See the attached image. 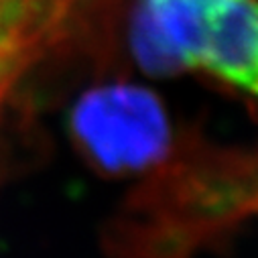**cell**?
I'll use <instances>...</instances> for the list:
<instances>
[{
	"instance_id": "1",
	"label": "cell",
	"mask_w": 258,
	"mask_h": 258,
	"mask_svg": "<svg viewBox=\"0 0 258 258\" xmlns=\"http://www.w3.org/2000/svg\"><path fill=\"white\" fill-rule=\"evenodd\" d=\"M80 153L112 177L149 175L177 141L157 94L135 84H102L80 96L70 114Z\"/></svg>"
},
{
	"instance_id": "2",
	"label": "cell",
	"mask_w": 258,
	"mask_h": 258,
	"mask_svg": "<svg viewBox=\"0 0 258 258\" xmlns=\"http://www.w3.org/2000/svg\"><path fill=\"white\" fill-rule=\"evenodd\" d=\"M196 72L258 102V0H198L181 49Z\"/></svg>"
}]
</instances>
